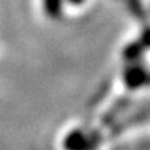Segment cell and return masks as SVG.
Here are the masks:
<instances>
[{
  "mask_svg": "<svg viewBox=\"0 0 150 150\" xmlns=\"http://www.w3.org/2000/svg\"><path fill=\"white\" fill-rule=\"evenodd\" d=\"M125 83L133 89L150 85V73L142 67H131L125 73Z\"/></svg>",
  "mask_w": 150,
  "mask_h": 150,
  "instance_id": "obj_1",
  "label": "cell"
},
{
  "mask_svg": "<svg viewBox=\"0 0 150 150\" xmlns=\"http://www.w3.org/2000/svg\"><path fill=\"white\" fill-rule=\"evenodd\" d=\"M143 48H144V45L142 44V41H137V42L131 44L130 47H127L125 57H127V58H136V57L140 55V52L143 51Z\"/></svg>",
  "mask_w": 150,
  "mask_h": 150,
  "instance_id": "obj_2",
  "label": "cell"
},
{
  "mask_svg": "<svg viewBox=\"0 0 150 150\" xmlns=\"http://www.w3.org/2000/svg\"><path fill=\"white\" fill-rule=\"evenodd\" d=\"M142 44L144 45V48L146 47H150V28L149 29H146L144 32H143V35H142Z\"/></svg>",
  "mask_w": 150,
  "mask_h": 150,
  "instance_id": "obj_3",
  "label": "cell"
}]
</instances>
